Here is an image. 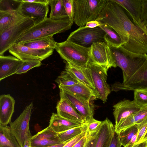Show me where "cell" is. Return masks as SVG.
Returning <instances> with one entry per match:
<instances>
[{
	"label": "cell",
	"mask_w": 147,
	"mask_h": 147,
	"mask_svg": "<svg viewBox=\"0 0 147 147\" xmlns=\"http://www.w3.org/2000/svg\"><path fill=\"white\" fill-rule=\"evenodd\" d=\"M96 20L106 24L118 33L122 46L133 52L147 54V30L135 25L125 9L113 0H107Z\"/></svg>",
	"instance_id": "cell-1"
},
{
	"label": "cell",
	"mask_w": 147,
	"mask_h": 147,
	"mask_svg": "<svg viewBox=\"0 0 147 147\" xmlns=\"http://www.w3.org/2000/svg\"><path fill=\"white\" fill-rule=\"evenodd\" d=\"M73 22L69 19L56 20L47 17L26 30L15 43L22 44L41 38L53 36L70 29Z\"/></svg>",
	"instance_id": "cell-2"
},
{
	"label": "cell",
	"mask_w": 147,
	"mask_h": 147,
	"mask_svg": "<svg viewBox=\"0 0 147 147\" xmlns=\"http://www.w3.org/2000/svg\"><path fill=\"white\" fill-rule=\"evenodd\" d=\"M109 46L116 67H119L122 71L123 81L122 83L127 82L147 61V54L131 52L122 46L118 48Z\"/></svg>",
	"instance_id": "cell-3"
},
{
	"label": "cell",
	"mask_w": 147,
	"mask_h": 147,
	"mask_svg": "<svg viewBox=\"0 0 147 147\" xmlns=\"http://www.w3.org/2000/svg\"><path fill=\"white\" fill-rule=\"evenodd\" d=\"M107 2V0H73L74 22L82 27L89 22L96 20Z\"/></svg>",
	"instance_id": "cell-4"
},
{
	"label": "cell",
	"mask_w": 147,
	"mask_h": 147,
	"mask_svg": "<svg viewBox=\"0 0 147 147\" xmlns=\"http://www.w3.org/2000/svg\"><path fill=\"white\" fill-rule=\"evenodd\" d=\"M55 49L62 59L76 66L86 67L89 62L90 47L66 40L57 42Z\"/></svg>",
	"instance_id": "cell-5"
},
{
	"label": "cell",
	"mask_w": 147,
	"mask_h": 147,
	"mask_svg": "<svg viewBox=\"0 0 147 147\" xmlns=\"http://www.w3.org/2000/svg\"><path fill=\"white\" fill-rule=\"evenodd\" d=\"M31 18L23 16L16 20L2 33L0 34V56L19 39L28 29L34 25Z\"/></svg>",
	"instance_id": "cell-6"
},
{
	"label": "cell",
	"mask_w": 147,
	"mask_h": 147,
	"mask_svg": "<svg viewBox=\"0 0 147 147\" xmlns=\"http://www.w3.org/2000/svg\"><path fill=\"white\" fill-rule=\"evenodd\" d=\"M87 69L94 86L97 99H100L105 103L111 91L107 82V72L109 68L89 62Z\"/></svg>",
	"instance_id": "cell-7"
},
{
	"label": "cell",
	"mask_w": 147,
	"mask_h": 147,
	"mask_svg": "<svg viewBox=\"0 0 147 147\" xmlns=\"http://www.w3.org/2000/svg\"><path fill=\"white\" fill-rule=\"evenodd\" d=\"M105 32L99 26L93 28L85 26L79 27L71 32L66 40L86 47H90L94 43L105 42Z\"/></svg>",
	"instance_id": "cell-8"
},
{
	"label": "cell",
	"mask_w": 147,
	"mask_h": 147,
	"mask_svg": "<svg viewBox=\"0 0 147 147\" xmlns=\"http://www.w3.org/2000/svg\"><path fill=\"white\" fill-rule=\"evenodd\" d=\"M54 49L52 48L34 49L22 44L15 43L8 51L13 56L23 61L36 60L42 61L51 55Z\"/></svg>",
	"instance_id": "cell-9"
},
{
	"label": "cell",
	"mask_w": 147,
	"mask_h": 147,
	"mask_svg": "<svg viewBox=\"0 0 147 147\" xmlns=\"http://www.w3.org/2000/svg\"><path fill=\"white\" fill-rule=\"evenodd\" d=\"M33 109V102L26 106L20 115L13 122L9 123L10 131L23 147L26 135L29 129V123Z\"/></svg>",
	"instance_id": "cell-10"
},
{
	"label": "cell",
	"mask_w": 147,
	"mask_h": 147,
	"mask_svg": "<svg viewBox=\"0 0 147 147\" xmlns=\"http://www.w3.org/2000/svg\"><path fill=\"white\" fill-rule=\"evenodd\" d=\"M89 62L109 68L117 67L109 46L104 42H95L91 46Z\"/></svg>",
	"instance_id": "cell-11"
},
{
	"label": "cell",
	"mask_w": 147,
	"mask_h": 147,
	"mask_svg": "<svg viewBox=\"0 0 147 147\" xmlns=\"http://www.w3.org/2000/svg\"><path fill=\"white\" fill-rule=\"evenodd\" d=\"M60 98L67 100L74 107L84 119L85 123L94 118L93 105L65 90L59 88Z\"/></svg>",
	"instance_id": "cell-12"
},
{
	"label": "cell",
	"mask_w": 147,
	"mask_h": 147,
	"mask_svg": "<svg viewBox=\"0 0 147 147\" xmlns=\"http://www.w3.org/2000/svg\"><path fill=\"white\" fill-rule=\"evenodd\" d=\"M49 5L34 3L20 2L22 15L32 19L35 24L41 22L47 17Z\"/></svg>",
	"instance_id": "cell-13"
},
{
	"label": "cell",
	"mask_w": 147,
	"mask_h": 147,
	"mask_svg": "<svg viewBox=\"0 0 147 147\" xmlns=\"http://www.w3.org/2000/svg\"><path fill=\"white\" fill-rule=\"evenodd\" d=\"M113 115L115 120L114 128L117 127L125 119L138 112L142 107L134 101L124 99L115 105Z\"/></svg>",
	"instance_id": "cell-14"
},
{
	"label": "cell",
	"mask_w": 147,
	"mask_h": 147,
	"mask_svg": "<svg viewBox=\"0 0 147 147\" xmlns=\"http://www.w3.org/2000/svg\"><path fill=\"white\" fill-rule=\"evenodd\" d=\"M113 0L125 9L135 25L143 28L146 29L141 19L142 0Z\"/></svg>",
	"instance_id": "cell-15"
},
{
	"label": "cell",
	"mask_w": 147,
	"mask_h": 147,
	"mask_svg": "<svg viewBox=\"0 0 147 147\" xmlns=\"http://www.w3.org/2000/svg\"><path fill=\"white\" fill-rule=\"evenodd\" d=\"M56 108L57 113L64 118L81 124L85 123L81 115L65 98H60L57 103Z\"/></svg>",
	"instance_id": "cell-16"
},
{
	"label": "cell",
	"mask_w": 147,
	"mask_h": 147,
	"mask_svg": "<svg viewBox=\"0 0 147 147\" xmlns=\"http://www.w3.org/2000/svg\"><path fill=\"white\" fill-rule=\"evenodd\" d=\"M24 62L14 56H0V81L16 74Z\"/></svg>",
	"instance_id": "cell-17"
},
{
	"label": "cell",
	"mask_w": 147,
	"mask_h": 147,
	"mask_svg": "<svg viewBox=\"0 0 147 147\" xmlns=\"http://www.w3.org/2000/svg\"><path fill=\"white\" fill-rule=\"evenodd\" d=\"M15 100L10 94L0 96V125H7L11 121L14 111Z\"/></svg>",
	"instance_id": "cell-18"
},
{
	"label": "cell",
	"mask_w": 147,
	"mask_h": 147,
	"mask_svg": "<svg viewBox=\"0 0 147 147\" xmlns=\"http://www.w3.org/2000/svg\"><path fill=\"white\" fill-rule=\"evenodd\" d=\"M115 128L112 122L107 117L102 121L98 132V137L95 147H108L114 133Z\"/></svg>",
	"instance_id": "cell-19"
},
{
	"label": "cell",
	"mask_w": 147,
	"mask_h": 147,
	"mask_svg": "<svg viewBox=\"0 0 147 147\" xmlns=\"http://www.w3.org/2000/svg\"><path fill=\"white\" fill-rule=\"evenodd\" d=\"M59 87L88 102L97 99L94 91L80 82L71 86Z\"/></svg>",
	"instance_id": "cell-20"
},
{
	"label": "cell",
	"mask_w": 147,
	"mask_h": 147,
	"mask_svg": "<svg viewBox=\"0 0 147 147\" xmlns=\"http://www.w3.org/2000/svg\"><path fill=\"white\" fill-rule=\"evenodd\" d=\"M64 62L65 63V70L71 73L80 82L92 89L95 93V88L87 70V67H79L68 63L65 61Z\"/></svg>",
	"instance_id": "cell-21"
},
{
	"label": "cell",
	"mask_w": 147,
	"mask_h": 147,
	"mask_svg": "<svg viewBox=\"0 0 147 147\" xmlns=\"http://www.w3.org/2000/svg\"><path fill=\"white\" fill-rule=\"evenodd\" d=\"M23 16H24L21 10L20 3L16 9L0 10V34L16 20Z\"/></svg>",
	"instance_id": "cell-22"
},
{
	"label": "cell",
	"mask_w": 147,
	"mask_h": 147,
	"mask_svg": "<svg viewBox=\"0 0 147 147\" xmlns=\"http://www.w3.org/2000/svg\"><path fill=\"white\" fill-rule=\"evenodd\" d=\"M82 124L64 118L57 113H53L50 119L49 126L58 133Z\"/></svg>",
	"instance_id": "cell-23"
},
{
	"label": "cell",
	"mask_w": 147,
	"mask_h": 147,
	"mask_svg": "<svg viewBox=\"0 0 147 147\" xmlns=\"http://www.w3.org/2000/svg\"><path fill=\"white\" fill-rule=\"evenodd\" d=\"M147 118V106L142 107L136 113L127 117L115 128V132L119 133L121 130L128 127L138 124Z\"/></svg>",
	"instance_id": "cell-24"
},
{
	"label": "cell",
	"mask_w": 147,
	"mask_h": 147,
	"mask_svg": "<svg viewBox=\"0 0 147 147\" xmlns=\"http://www.w3.org/2000/svg\"><path fill=\"white\" fill-rule=\"evenodd\" d=\"M129 82V91L147 88V61L145 67L134 75Z\"/></svg>",
	"instance_id": "cell-25"
},
{
	"label": "cell",
	"mask_w": 147,
	"mask_h": 147,
	"mask_svg": "<svg viewBox=\"0 0 147 147\" xmlns=\"http://www.w3.org/2000/svg\"><path fill=\"white\" fill-rule=\"evenodd\" d=\"M99 27L105 32V42L109 46L118 48L122 46L121 38L117 32L109 25L100 22Z\"/></svg>",
	"instance_id": "cell-26"
},
{
	"label": "cell",
	"mask_w": 147,
	"mask_h": 147,
	"mask_svg": "<svg viewBox=\"0 0 147 147\" xmlns=\"http://www.w3.org/2000/svg\"><path fill=\"white\" fill-rule=\"evenodd\" d=\"M49 5L51 7L49 18L56 20L69 19L66 12L62 0H49Z\"/></svg>",
	"instance_id": "cell-27"
},
{
	"label": "cell",
	"mask_w": 147,
	"mask_h": 147,
	"mask_svg": "<svg viewBox=\"0 0 147 147\" xmlns=\"http://www.w3.org/2000/svg\"><path fill=\"white\" fill-rule=\"evenodd\" d=\"M57 43L53 36H51L38 38L21 44L34 49L52 48L55 49Z\"/></svg>",
	"instance_id": "cell-28"
},
{
	"label": "cell",
	"mask_w": 147,
	"mask_h": 147,
	"mask_svg": "<svg viewBox=\"0 0 147 147\" xmlns=\"http://www.w3.org/2000/svg\"><path fill=\"white\" fill-rule=\"evenodd\" d=\"M21 147L17 140L11 133L9 126L0 125V147Z\"/></svg>",
	"instance_id": "cell-29"
},
{
	"label": "cell",
	"mask_w": 147,
	"mask_h": 147,
	"mask_svg": "<svg viewBox=\"0 0 147 147\" xmlns=\"http://www.w3.org/2000/svg\"><path fill=\"white\" fill-rule=\"evenodd\" d=\"M87 130V125L86 123H85L80 126L57 133V137L61 142H66L72 139Z\"/></svg>",
	"instance_id": "cell-30"
},
{
	"label": "cell",
	"mask_w": 147,
	"mask_h": 147,
	"mask_svg": "<svg viewBox=\"0 0 147 147\" xmlns=\"http://www.w3.org/2000/svg\"><path fill=\"white\" fill-rule=\"evenodd\" d=\"M138 125L136 124L121 131L119 134L121 145L124 147L127 146L134 135L138 133Z\"/></svg>",
	"instance_id": "cell-31"
},
{
	"label": "cell",
	"mask_w": 147,
	"mask_h": 147,
	"mask_svg": "<svg viewBox=\"0 0 147 147\" xmlns=\"http://www.w3.org/2000/svg\"><path fill=\"white\" fill-rule=\"evenodd\" d=\"M59 86H70L80 82L74 76L67 71H62L60 75L55 80Z\"/></svg>",
	"instance_id": "cell-32"
},
{
	"label": "cell",
	"mask_w": 147,
	"mask_h": 147,
	"mask_svg": "<svg viewBox=\"0 0 147 147\" xmlns=\"http://www.w3.org/2000/svg\"><path fill=\"white\" fill-rule=\"evenodd\" d=\"M133 101L141 107L147 106V88L134 90Z\"/></svg>",
	"instance_id": "cell-33"
},
{
	"label": "cell",
	"mask_w": 147,
	"mask_h": 147,
	"mask_svg": "<svg viewBox=\"0 0 147 147\" xmlns=\"http://www.w3.org/2000/svg\"><path fill=\"white\" fill-rule=\"evenodd\" d=\"M57 133L55 132L49 126H48L35 135L32 136L31 139H46L59 140L57 137Z\"/></svg>",
	"instance_id": "cell-34"
},
{
	"label": "cell",
	"mask_w": 147,
	"mask_h": 147,
	"mask_svg": "<svg viewBox=\"0 0 147 147\" xmlns=\"http://www.w3.org/2000/svg\"><path fill=\"white\" fill-rule=\"evenodd\" d=\"M138 125L137 137L135 144L147 141V118Z\"/></svg>",
	"instance_id": "cell-35"
},
{
	"label": "cell",
	"mask_w": 147,
	"mask_h": 147,
	"mask_svg": "<svg viewBox=\"0 0 147 147\" xmlns=\"http://www.w3.org/2000/svg\"><path fill=\"white\" fill-rule=\"evenodd\" d=\"M42 64L41 61L38 60L24 61L16 74H20L26 73L31 69L40 66Z\"/></svg>",
	"instance_id": "cell-36"
},
{
	"label": "cell",
	"mask_w": 147,
	"mask_h": 147,
	"mask_svg": "<svg viewBox=\"0 0 147 147\" xmlns=\"http://www.w3.org/2000/svg\"><path fill=\"white\" fill-rule=\"evenodd\" d=\"M62 143L59 140L49 139H31L32 147H46Z\"/></svg>",
	"instance_id": "cell-37"
},
{
	"label": "cell",
	"mask_w": 147,
	"mask_h": 147,
	"mask_svg": "<svg viewBox=\"0 0 147 147\" xmlns=\"http://www.w3.org/2000/svg\"><path fill=\"white\" fill-rule=\"evenodd\" d=\"M86 123L87 125L88 133L90 134H92L98 132L100 127L102 121L93 118Z\"/></svg>",
	"instance_id": "cell-38"
},
{
	"label": "cell",
	"mask_w": 147,
	"mask_h": 147,
	"mask_svg": "<svg viewBox=\"0 0 147 147\" xmlns=\"http://www.w3.org/2000/svg\"><path fill=\"white\" fill-rule=\"evenodd\" d=\"M73 0H62L66 12L69 19L73 21Z\"/></svg>",
	"instance_id": "cell-39"
},
{
	"label": "cell",
	"mask_w": 147,
	"mask_h": 147,
	"mask_svg": "<svg viewBox=\"0 0 147 147\" xmlns=\"http://www.w3.org/2000/svg\"><path fill=\"white\" fill-rule=\"evenodd\" d=\"M141 19L144 25L147 24V0H142Z\"/></svg>",
	"instance_id": "cell-40"
},
{
	"label": "cell",
	"mask_w": 147,
	"mask_h": 147,
	"mask_svg": "<svg viewBox=\"0 0 147 147\" xmlns=\"http://www.w3.org/2000/svg\"><path fill=\"white\" fill-rule=\"evenodd\" d=\"M87 131L88 130L70 140L63 147H73L76 143L86 134Z\"/></svg>",
	"instance_id": "cell-41"
},
{
	"label": "cell",
	"mask_w": 147,
	"mask_h": 147,
	"mask_svg": "<svg viewBox=\"0 0 147 147\" xmlns=\"http://www.w3.org/2000/svg\"><path fill=\"white\" fill-rule=\"evenodd\" d=\"M98 132L92 134H89L87 140L84 147H95Z\"/></svg>",
	"instance_id": "cell-42"
},
{
	"label": "cell",
	"mask_w": 147,
	"mask_h": 147,
	"mask_svg": "<svg viewBox=\"0 0 147 147\" xmlns=\"http://www.w3.org/2000/svg\"><path fill=\"white\" fill-rule=\"evenodd\" d=\"M119 133L115 131L108 147H121Z\"/></svg>",
	"instance_id": "cell-43"
},
{
	"label": "cell",
	"mask_w": 147,
	"mask_h": 147,
	"mask_svg": "<svg viewBox=\"0 0 147 147\" xmlns=\"http://www.w3.org/2000/svg\"><path fill=\"white\" fill-rule=\"evenodd\" d=\"M32 136L29 129L26 135L23 147H32L31 143Z\"/></svg>",
	"instance_id": "cell-44"
},
{
	"label": "cell",
	"mask_w": 147,
	"mask_h": 147,
	"mask_svg": "<svg viewBox=\"0 0 147 147\" xmlns=\"http://www.w3.org/2000/svg\"><path fill=\"white\" fill-rule=\"evenodd\" d=\"M88 136L89 134L87 131L86 134L76 143L73 147H84L87 140Z\"/></svg>",
	"instance_id": "cell-45"
},
{
	"label": "cell",
	"mask_w": 147,
	"mask_h": 147,
	"mask_svg": "<svg viewBox=\"0 0 147 147\" xmlns=\"http://www.w3.org/2000/svg\"><path fill=\"white\" fill-rule=\"evenodd\" d=\"M20 2H29L38 3L45 5H49V0H16Z\"/></svg>",
	"instance_id": "cell-46"
},
{
	"label": "cell",
	"mask_w": 147,
	"mask_h": 147,
	"mask_svg": "<svg viewBox=\"0 0 147 147\" xmlns=\"http://www.w3.org/2000/svg\"><path fill=\"white\" fill-rule=\"evenodd\" d=\"M100 24L99 22L96 20H93L88 22L85 26L89 28H93L99 26Z\"/></svg>",
	"instance_id": "cell-47"
},
{
	"label": "cell",
	"mask_w": 147,
	"mask_h": 147,
	"mask_svg": "<svg viewBox=\"0 0 147 147\" xmlns=\"http://www.w3.org/2000/svg\"><path fill=\"white\" fill-rule=\"evenodd\" d=\"M137 134L138 133L135 134L132 138L131 139L129 143L126 146H129L133 145L135 144L136 142V141L137 137Z\"/></svg>",
	"instance_id": "cell-48"
},
{
	"label": "cell",
	"mask_w": 147,
	"mask_h": 147,
	"mask_svg": "<svg viewBox=\"0 0 147 147\" xmlns=\"http://www.w3.org/2000/svg\"><path fill=\"white\" fill-rule=\"evenodd\" d=\"M147 146V141L140 143L135 144L131 146H126L125 147H146Z\"/></svg>",
	"instance_id": "cell-49"
},
{
	"label": "cell",
	"mask_w": 147,
	"mask_h": 147,
	"mask_svg": "<svg viewBox=\"0 0 147 147\" xmlns=\"http://www.w3.org/2000/svg\"><path fill=\"white\" fill-rule=\"evenodd\" d=\"M69 141L51 145L46 147H63Z\"/></svg>",
	"instance_id": "cell-50"
},
{
	"label": "cell",
	"mask_w": 147,
	"mask_h": 147,
	"mask_svg": "<svg viewBox=\"0 0 147 147\" xmlns=\"http://www.w3.org/2000/svg\"><path fill=\"white\" fill-rule=\"evenodd\" d=\"M1 147H9V146H3Z\"/></svg>",
	"instance_id": "cell-51"
},
{
	"label": "cell",
	"mask_w": 147,
	"mask_h": 147,
	"mask_svg": "<svg viewBox=\"0 0 147 147\" xmlns=\"http://www.w3.org/2000/svg\"><path fill=\"white\" fill-rule=\"evenodd\" d=\"M145 26L146 27V28L147 30V24L145 25Z\"/></svg>",
	"instance_id": "cell-52"
},
{
	"label": "cell",
	"mask_w": 147,
	"mask_h": 147,
	"mask_svg": "<svg viewBox=\"0 0 147 147\" xmlns=\"http://www.w3.org/2000/svg\"><path fill=\"white\" fill-rule=\"evenodd\" d=\"M146 147H147V146H146Z\"/></svg>",
	"instance_id": "cell-53"
}]
</instances>
